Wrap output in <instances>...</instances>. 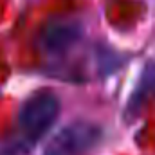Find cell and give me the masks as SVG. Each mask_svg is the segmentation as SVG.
<instances>
[{
  "mask_svg": "<svg viewBox=\"0 0 155 155\" xmlns=\"http://www.w3.org/2000/svg\"><path fill=\"white\" fill-rule=\"evenodd\" d=\"M60 99L51 92H40L31 96L20 108L18 126L25 141L35 144L40 137H43L49 128L56 123L60 116Z\"/></svg>",
  "mask_w": 155,
  "mask_h": 155,
  "instance_id": "1",
  "label": "cell"
},
{
  "mask_svg": "<svg viewBox=\"0 0 155 155\" xmlns=\"http://www.w3.org/2000/svg\"><path fill=\"white\" fill-rule=\"evenodd\" d=\"M101 139V126L90 121H74L56 132L43 155H85Z\"/></svg>",
  "mask_w": 155,
  "mask_h": 155,
  "instance_id": "2",
  "label": "cell"
},
{
  "mask_svg": "<svg viewBox=\"0 0 155 155\" xmlns=\"http://www.w3.org/2000/svg\"><path fill=\"white\" fill-rule=\"evenodd\" d=\"M83 29L78 22H52L41 33V43L51 52H63L81 38Z\"/></svg>",
  "mask_w": 155,
  "mask_h": 155,
  "instance_id": "3",
  "label": "cell"
},
{
  "mask_svg": "<svg viewBox=\"0 0 155 155\" xmlns=\"http://www.w3.org/2000/svg\"><path fill=\"white\" fill-rule=\"evenodd\" d=\"M155 97V60L148 61L146 67L143 69L139 81L128 99V105H126V119H135V117L141 114L143 107Z\"/></svg>",
  "mask_w": 155,
  "mask_h": 155,
  "instance_id": "4",
  "label": "cell"
}]
</instances>
